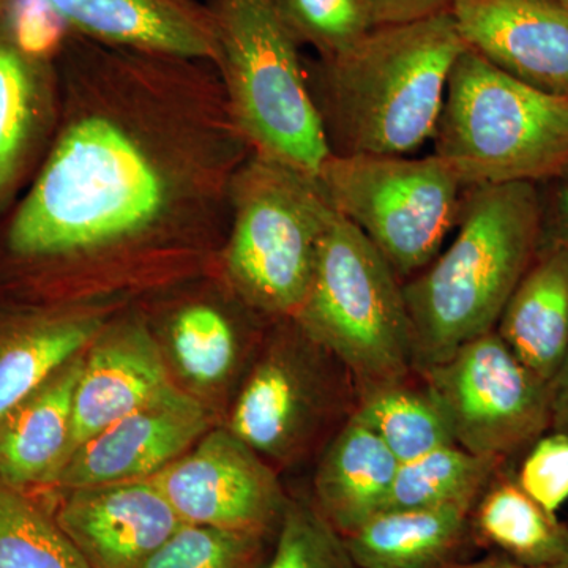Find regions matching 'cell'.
I'll return each instance as SVG.
<instances>
[{"mask_svg": "<svg viewBox=\"0 0 568 568\" xmlns=\"http://www.w3.org/2000/svg\"><path fill=\"white\" fill-rule=\"evenodd\" d=\"M564 178L567 181L552 203L551 215L545 213L544 239H558L568 244V173Z\"/></svg>", "mask_w": 568, "mask_h": 568, "instance_id": "35", "label": "cell"}, {"mask_svg": "<svg viewBox=\"0 0 568 568\" xmlns=\"http://www.w3.org/2000/svg\"><path fill=\"white\" fill-rule=\"evenodd\" d=\"M496 332L530 372L552 384L568 349V244L541 239Z\"/></svg>", "mask_w": 568, "mask_h": 568, "instance_id": "21", "label": "cell"}, {"mask_svg": "<svg viewBox=\"0 0 568 568\" xmlns=\"http://www.w3.org/2000/svg\"><path fill=\"white\" fill-rule=\"evenodd\" d=\"M295 323L353 376L358 394L416 375L402 280L355 224L332 212Z\"/></svg>", "mask_w": 568, "mask_h": 568, "instance_id": "7", "label": "cell"}, {"mask_svg": "<svg viewBox=\"0 0 568 568\" xmlns=\"http://www.w3.org/2000/svg\"><path fill=\"white\" fill-rule=\"evenodd\" d=\"M316 179L332 207L369 239L399 280L432 264L458 224L465 185L435 153H331Z\"/></svg>", "mask_w": 568, "mask_h": 568, "instance_id": "9", "label": "cell"}, {"mask_svg": "<svg viewBox=\"0 0 568 568\" xmlns=\"http://www.w3.org/2000/svg\"><path fill=\"white\" fill-rule=\"evenodd\" d=\"M163 293L156 301V316L145 313L171 377L212 410L213 399L234 387L248 354L256 353L263 339L256 323L264 317L248 308L215 271Z\"/></svg>", "mask_w": 568, "mask_h": 568, "instance_id": "11", "label": "cell"}, {"mask_svg": "<svg viewBox=\"0 0 568 568\" xmlns=\"http://www.w3.org/2000/svg\"><path fill=\"white\" fill-rule=\"evenodd\" d=\"M276 3L298 43L312 47L320 59L343 54L379 26L368 0H276Z\"/></svg>", "mask_w": 568, "mask_h": 568, "instance_id": "29", "label": "cell"}, {"mask_svg": "<svg viewBox=\"0 0 568 568\" xmlns=\"http://www.w3.org/2000/svg\"><path fill=\"white\" fill-rule=\"evenodd\" d=\"M354 417L379 436L399 463L457 444L443 407L418 373L362 390Z\"/></svg>", "mask_w": 568, "mask_h": 568, "instance_id": "25", "label": "cell"}, {"mask_svg": "<svg viewBox=\"0 0 568 568\" xmlns=\"http://www.w3.org/2000/svg\"><path fill=\"white\" fill-rule=\"evenodd\" d=\"M271 537L183 525L145 568H264Z\"/></svg>", "mask_w": 568, "mask_h": 568, "instance_id": "30", "label": "cell"}, {"mask_svg": "<svg viewBox=\"0 0 568 568\" xmlns=\"http://www.w3.org/2000/svg\"><path fill=\"white\" fill-rule=\"evenodd\" d=\"M332 212L316 175L250 152L231 189L216 274L264 320L294 317L312 286Z\"/></svg>", "mask_w": 568, "mask_h": 568, "instance_id": "6", "label": "cell"}, {"mask_svg": "<svg viewBox=\"0 0 568 568\" xmlns=\"http://www.w3.org/2000/svg\"><path fill=\"white\" fill-rule=\"evenodd\" d=\"M40 497L89 568H145L185 525L151 480Z\"/></svg>", "mask_w": 568, "mask_h": 568, "instance_id": "15", "label": "cell"}, {"mask_svg": "<svg viewBox=\"0 0 568 568\" xmlns=\"http://www.w3.org/2000/svg\"><path fill=\"white\" fill-rule=\"evenodd\" d=\"M559 2L566 3V6H568V0H559Z\"/></svg>", "mask_w": 568, "mask_h": 568, "instance_id": "38", "label": "cell"}, {"mask_svg": "<svg viewBox=\"0 0 568 568\" xmlns=\"http://www.w3.org/2000/svg\"><path fill=\"white\" fill-rule=\"evenodd\" d=\"M122 301H33L0 294V418L84 353Z\"/></svg>", "mask_w": 568, "mask_h": 568, "instance_id": "17", "label": "cell"}, {"mask_svg": "<svg viewBox=\"0 0 568 568\" xmlns=\"http://www.w3.org/2000/svg\"><path fill=\"white\" fill-rule=\"evenodd\" d=\"M473 532L477 545H487L497 555L526 566L568 560L567 523L538 506L514 476L503 473L478 497Z\"/></svg>", "mask_w": 568, "mask_h": 568, "instance_id": "24", "label": "cell"}, {"mask_svg": "<svg viewBox=\"0 0 568 568\" xmlns=\"http://www.w3.org/2000/svg\"><path fill=\"white\" fill-rule=\"evenodd\" d=\"M264 568H361L310 499L290 497Z\"/></svg>", "mask_w": 568, "mask_h": 568, "instance_id": "28", "label": "cell"}, {"mask_svg": "<svg viewBox=\"0 0 568 568\" xmlns=\"http://www.w3.org/2000/svg\"><path fill=\"white\" fill-rule=\"evenodd\" d=\"M84 353L52 373L0 418V477L33 495L54 484L73 437L74 392Z\"/></svg>", "mask_w": 568, "mask_h": 568, "instance_id": "20", "label": "cell"}, {"mask_svg": "<svg viewBox=\"0 0 568 568\" xmlns=\"http://www.w3.org/2000/svg\"><path fill=\"white\" fill-rule=\"evenodd\" d=\"M465 41L450 11L379 24L306 69L332 153L407 156L435 138Z\"/></svg>", "mask_w": 568, "mask_h": 568, "instance_id": "2", "label": "cell"}, {"mask_svg": "<svg viewBox=\"0 0 568 568\" xmlns=\"http://www.w3.org/2000/svg\"><path fill=\"white\" fill-rule=\"evenodd\" d=\"M418 375L467 452L507 462L551 429V384L530 372L496 328Z\"/></svg>", "mask_w": 568, "mask_h": 568, "instance_id": "10", "label": "cell"}, {"mask_svg": "<svg viewBox=\"0 0 568 568\" xmlns=\"http://www.w3.org/2000/svg\"><path fill=\"white\" fill-rule=\"evenodd\" d=\"M514 478L538 506L558 515L568 500V433L549 429L538 437Z\"/></svg>", "mask_w": 568, "mask_h": 568, "instance_id": "31", "label": "cell"}, {"mask_svg": "<svg viewBox=\"0 0 568 568\" xmlns=\"http://www.w3.org/2000/svg\"><path fill=\"white\" fill-rule=\"evenodd\" d=\"M7 2H9V0H0V13L6 9Z\"/></svg>", "mask_w": 568, "mask_h": 568, "instance_id": "37", "label": "cell"}, {"mask_svg": "<svg viewBox=\"0 0 568 568\" xmlns=\"http://www.w3.org/2000/svg\"><path fill=\"white\" fill-rule=\"evenodd\" d=\"M447 568H568V560L566 562L547 564V566H526V564L515 562V560L506 558V556L493 555L487 558L478 560H463V562L454 564Z\"/></svg>", "mask_w": 568, "mask_h": 568, "instance_id": "36", "label": "cell"}, {"mask_svg": "<svg viewBox=\"0 0 568 568\" xmlns=\"http://www.w3.org/2000/svg\"><path fill=\"white\" fill-rule=\"evenodd\" d=\"M398 466L379 436L353 416L323 448L312 503L346 536L386 510Z\"/></svg>", "mask_w": 568, "mask_h": 568, "instance_id": "23", "label": "cell"}, {"mask_svg": "<svg viewBox=\"0 0 568 568\" xmlns=\"http://www.w3.org/2000/svg\"><path fill=\"white\" fill-rule=\"evenodd\" d=\"M69 32L85 39L215 63L203 0H44Z\"/></svg>", "mask_w": 568, "mask_h": 568, "instance_id": "19", "label": "cell"}, {"mask_svg": "<svg viewBox=\"0 0 568 568\" xmlns=\"http://www.w3.org/2000/svg\"><path fill=\"white\" fill-rule=\"evenodd\" d=\"M235 122L253 152L316 175L331 145L276 0H203Z\"/></svg>", "mask_w": 568, "mask_h": 568, "instance_id": "4", "label": "cell"}, {"mask_svg": "<svg viewBox=\"0 0 568 568\" xmlns=\"http://www.w3.org/2000/svg\"><path fill=\"white\" fill-rule=\"evenodd\" d=\"M357 403L351 373L290 317L263 335L224 426L276 469L324 448Z\"/></svg>", "mask_w": 568, "mask_h": 568, "instance_id": "8", "label": "cell"}, {"mask_svg": "<svg viewBox=\"0 0 568 568\" xmlns=\"http://www.w3.org/2000/svg\"><path fill=\"white\" fill-rule=\"evenodd\" d=\"M58 130L0 216V294L122 301L213 272L252 152L212 61L67 33Z\"/></svg>", "mask_w": 568, "mask_h": 568, "instance_id": "1", "label": "cell"}, {"mask_svg": "<svg viewBox=\"0 0 568 568\" xmlns=\"http://www.w3.org/2000/svg\"><path fill=\"white\" fill-rule=\"evenodd\" d=\"M173 383L148 313L141 306H122L85 347L70 455Z\"/></svg>", "mask_w": 568, "mask_h": 568, "instance_id": "14", "label": "cell"}, {"mask_svg": "<svg viewBox=\"0 0 568 568\" xmlns=\"http://www.w3.org/2000/svg\"><path fill=\"white\" fill-rule=\"evenodd\" d=\"M59 114L55 59L24 50L0 17V216L36 178L54 140Z\"/></svg>", "mask_w": 568, "mask_h": 568, "instance_id": "18", "label": "cell"}, {"mask_svg": "<svg viewBox=\"0 0 568 568\" xmlns=\"http://www.w3.org/2000/svg\"><path fill=\"white\" fill-rule=\"evenodd\" d=\"M377 24L420 20L450 9L452 0H368Z\"/></svg>", "mask_w": 568, "mask_h": 568, "instance_id": "33", "label": "cell"}, {"mask_svg": "<svg viewBox=\"0 0 568 568\" xmlns=\"http://www.w3.org/2000/svg\"><path fill=\"white\" fill-rule=\"evenodd\" d=\"M0 17L24 50L55 59L69 29L44 0H9Z\"/></svg>", "mask_w": 568, "mask_h": 568, "instance_id": "32", "label": "cell"}, {"mask_svg": "<svg viewBox=\"0 0 568 568\" xmlns=\"http://www.w3.org/2000/svg\"><path fill=\"white\" fill-rule=\"evenodd\" d=\"M0 568H89L52 508L2 477Z\"/></svg>", "mask_w": 568, "mask_h": 568, "instance_id": "27", "label": "cell"}, {"mask_svg": "<svg viewBox=\"0 0 568 568\" xmlns=\"http://www.w3.org/2000/svg\"><path fill=\"white\" fill-rule=\"evenodd\" d=\"M552 425L556 432L568 433V349L559 373L551 384Z\"/></svg>", "mask_w": 568, "mask_h": 568, "instance_id": "34", "label": "cell"}, {"mask_svg": "<svg viewBox=\"0 0 568 568\" xmlns=\"http://www.w3.org/2000/svg\"><path fill=\"white\" fill-rule=\"evenodd\" d=\"M506 462L473 454L458 444L399 463L386 510L477 504Z\"/></svg>", "mask_w": 568, "mask_h": 568, "instance_id": "26", "label": "cell"}, {"mask_svg": "<svg viewBox=\"0 0 568 568\" xmlns=\"http://www.w3.org/2000/svg\"><path fill=\"white\" fill-rule=\"evenodd\" d=\"M435 155L467 189L568 173V99L537 91L466 48L448 80Z\"/></svg>", "mask_w": 568, "mask_h": 568, "instance_id": "5", "label": "cell"}, {"mask_svg": "<svg viewBox=\"0 0 568 568\" xmlns=\"http://www.w3.org/2000/svg\"><path fill=\"white\" fill-rule=\"evenodd\" d=\"M212 428V410L173 383L85 440L43 495L151 480Z\"/></svg>", "mask_w": 568, "mask_h": 568, "instance_id": "13", "label": "cell"}, {"mask_svg": "<svg viewBox=\"0 0 568 568\" xmlns=\"http://www.w3.org/2000/svg\"><path fill=\"white\" fill-rule=\"evenodd\" d=\"M474 506L384 510L342 537L361 568H447L476 544Z\"/></svg>", "mask_w": 568, "mask_h": 568, "instance_id": "22", "label": "cell"}, {"mask_svg": "<svg viewBox=\"0 0 568 568\" xmlns=\"http://www.w3.org/2000/svg\"><path fill=\"white\" fill-rule=\"evenodd\" d=\"M185 525L275 537L287 497L268 465L226 426H215L151 478Z\"/></svg>", "mask_w": 568, "mask_h": 568, "instance_id": "12", "label": "cell"}, {"mask_svg": "<svg viewBox=\"0 0 568 568\" xmlns=\"http://www.w3.org/2000/svg\"><path fill=\"white\" fill-rule=\"evenodd\" d=\"M545 207L534 183L473 186L458 233L420 275L403 283L416 373L495 331L544 239Z\"/></svg>", "mask_w": 568, "mask_h": 568, "instance_id": "3", "label": "cell"}, {"mask_svg": "<svg viewBox=\"0 0 568 568\" xmlns=\"http://www.w3.org/2000/svg\"><path fill=\"white\" fill-rule=\"evenodd\" d=\"M466 48L537 91L568 99V6L559 0H452Z\"/></svg>", "mask_w": 568, "mask_h": 568, "instance_id": "16", "label": "cell"}]
</instances>
